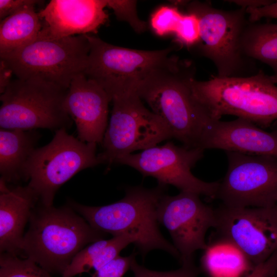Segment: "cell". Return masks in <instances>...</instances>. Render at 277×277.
Returning <instances> with one entry per match:
<instances>
[{"label":"cell","instance_id":"cell-17","mask_svg":"<svg viewBox=\"0 0 277 277\" xmlns=\"http://www.w3.org/2000/svg\"><path fill=\"white\" fill-rule=\"evenodd\" d=\"M202 148L277 158V133L266 131L240 118L231 121H215L205 134Z\"/></svg>","mask_w":277,"mask_h":277},{"label":"cell","instance_id":"cell-21","mask_svg":"<svg viewBox=\"0 0 277 277\" xmlns=\"http://www.w3.org/2000/svg\"><path fill=\"white\" fill-rule=\"evenodd\" d=\"M133 240L127 235L113 236L109 240H100L84 248L73 259L62 273L63 277H73L98 270L119 256L120 252Z\"/></svg>","mask_w":277,"mask_h":277},{"label":"cell","instance_id":"cell-12","mask_svg":"<svg viewBox=\"0 0 277 277\" xmlns=\"http://www.w3.org/2000/svg\"><path fill=\"white\" fill-rule=\"evenodd\" d=\"M219 240L239 250L252 269L277 251V215L274 207L215 209Z\"/></svg>","mask_w":277,"mask_h":277},{"label":"cell","instance_id":"cell-34","mask_svg":"<svg viewBox=\"0 0 277 277\" xmlns=\"http://www.w3.org/2000/svg\"><path fill=\"white\" fill-rule=\"evenodd\" d=\"M228 2L245 9L260 8L272 2V1L266 0H234L228 1Z\"/></svg>","mask_w":277,"mask_h":277},{"label":"cell","instance_id":"cell-37","mask_svg":"<svg viewBox=\"0 0 277 277\" xmlns=\"http://www.w3.org/2000/svg\"><path fill=\"white\" fill-rule=\"evenodd\" d=\"M273 277H277V271Z\"/></svg>","mask_w":277,"mask_h":277},{"label":"cell","instance_id":"cell-23","mask_svg":"<svg viewBox=\"0 0 277 277\" xmlns=\"http://www.w3.org/2000/svg\"><path fill=\"white\" fill-rule=\"evenodd\" d=\"M202 267L208 274L211 275L217 269L231 270L244 267L252 270L243 254L231 245L218 240L213 244L208 245L204 250L201 258Z\"/></svg>","mask_w":277,"mask_h":277},{"label":"cell","instance_id":"cell-32","mask_svg":"<svg viewBox=\"0 0 277 277\" xmlns=\"http://www.w3.org/2000/svg\"><path fill=\"white\" fill-rule=\"evenodd\" d=\"M248 20L255 23L263 17L277 18V1L258 8L246 9Z\"/></svg>","mask_w":277,"mask_h":277},{"label":"cell","instance_id":"cell-35","mask_svg":"<svg viewBox=\"0 0 277 277\" xmlns=\"http://www.w3.org/2000/svg\"><path fill=\"white\" fill-rule=\"evenodd\" d=\"M271 80L275 84H277V74L269 76Z\"/></svg>","mask_w":277,"mask_h":277},{"label":"cell","instance_id":"cell-7","mask_svg":"<svg viewBox=\"0 0 277 277\" xmlns=\"http://www.w3.org/2000/svg\"><path fill=\"white\" fill-rule=\"evenodd\" d=\"M199 23V37L193 46L215 65L219 77L245 76L250 60L243 54L241 40L249 23L246 9L224 10L208 2H183Z\"/></svg>","mask_w":277,"mask_h":277},{"label":"cell","instance_id":"cell-16","mask_svg":"<svg viewBox=\"0 0 277 277\" xmlns=\"http://www.w3.org/2000/svg\"><path fill=\"white\" fill-rule=\"evenodd\" d=\"M110 101L108 93L95 81L84 73L73 78L67 91L65 107L75 122L79 140L102 144L108 125Z\"/></svg>","mask_w":277,"mask_h":277},{"label":"cell","instance_id":"cell-14","mask_svg":"<svg viewBox=\"0 0 277 277\" xmlns=\"http://www.w3.org/2000/svg\"><path fill=\"white\" fill-rule=\"evenodd\" d=\"M200 196L182 191L174 196L165 194L158 206V222L169 231L181 264L193 261L195 252L207 248L206 233L215 226V209Z\"/></svg>","mask_w":277,"mask_h":277},{"label":"cell","instance_id":"cell-18","mask_svg":"<svg viewBox=\"0 0 277 277\" xmlns=\"http://www.w3.org/2000/svg\"><path fill=\"white\" fill-rule=\"evenodd\" d=\"M0 180V251L21 254L23 232L38 200L28 186L9 188Z\"/></svg>","mask_w":277,"mask_h":277},{"label":"cell","instance_id":"cell-20","mask_svg":"<svg viewBox=\"0 0 277 277\" xmlns=\"http://www.w3.org/2000/svg\"><path fill=\"white\" fill-rule=\"evenodd\" d=\"M36 5H28L1 21L0 55L36 41L42 28V21L35 11Z\"/></svg>","mask_w":277,"mask_h":277},{"label":"cell","instance_id":"cell-9","mask_svg":"<svg viewBox=\"0 0 277 277\" xmlns=\"http://www.w3.org/2000/svg\"><path fill=\"white\" fill-rule=\"evenodd\" d=\"M90 51L87 34L56 39H38L19 49L0 55L17 78L38 77L68 89L84 73Z\"/></svg>","mask_w":277,"mask_h":277},{"label":"cell","instance_id":"cell-8","mask_svg":"<svg viewBox=\"0 0 277 277\" xmlns=\"http://www.w3.org/2000/svg\"><path fill=\"white\" fill-rule=\"evenodd\" d=\"M67 130L55 131L52 140L36 148L25 167L24 180L45 206H52L57 190L77 173L101 164L97 144L83 142Z\"/></svg>","mask_w":277,"mask_h":277},{"label":"cell","instance_id":"cell-31","mask_svg":"<svg viewBox=\"0 0 277 277\" xmlns=\"http://www.w3.org/2000/svg\"><path fill=\"white\" fill-rule=\"evenodd\" d=\"M277 271V251L263 263L254 267L246 277H273Z\"/></svg>","mask_w":277,"mask_h":277},{"label":"cell","instance_id":"cell-2","mask_svg":"<svg viewBox=\"0 0 277 277\" xmlns=\"http://www.w3.org/2000/svg\"><path fill=\"white\" fill-rule=\"evenodd\" d=\"M167 188L159 184L151 189L129 187L122 199L103 206H85L72 201L69 204L95 229L113 236L131 238L143 255L159 249L180 260L179 252L163 237L159 228L157 208Z\"/></svg>","mask_w":277,"mask_h":277},{"label":"cell","instance_id":"cell-3","mask_svg":"<svg viewBox=\"0 0 277 277\" xmlns=\"http://www.w3.org/2000/svg\"><path fill=\"white\" fill-rule=\"evenodd\" d=\"M104 235L72 208H55L38 202L32 211L21 254L49 273L62 274L85 246Z\"/></svg>","mask_w":277,"mask_h":277},{"label":"cell","instance_id":"cell-19","mask_svg":"<svg viewBox=\"0 0 277 277\" xmlns=\"http://www.w3.org/2000/svg\"><path fill=\"white\" fill-rule=\"evenodd\" d=\"M40 137L35 130L1 128V180L6 183L24 180L25 167Z\"/></svg>","mask_w":277,"mask_h":277},{"label":"cell","instance_id":"cell-36","mask_svg":"<svg viewBox=\"0 0 277 277\" xmlns=\"http://www.w3.org/2000/svg\"><path fill=\"white\" fill-rule=\"evenodd\" d=\"M274 208H275V212H276V215H277V204L275 206Z\"/></svg>","mask_w":277,"mask_h":277},{"label":"cell","instance_id":"cell-33","mask_svg":"<svg viewBox=\"0 0 277 277\" xmlns=\"http://www.w3.org/2000/svg\"><path fill=\"white\" fill-rule=\"evenodd\" d=\"M13 71L8 65L3 60H0V93L2 94L11 80Z\"/></svg>","mask_w":277,"mask_h":277},{"label":"cell","instance_id":"cell-4","mask_svg":"<svg viewBox=\"0 0 277 277\" xmlns=\"http://www.w3.org/2000/svg\"><path fill=\"white\" fill-rule=\"evenodd\" d=\"M193 96L214 121L232 115L261 128L277 120V86L259 71L247 76L219 77L191 82Z\"/></svg>","mask_w":277,"mask_h":277},{"label":"cell","instance_id":"cell-24","mask_svg":"<svg viewBox=\"0 0 277 277\" xmlns=\"http://www.w3.org/2000/svg\"><path fill=\"white\" fill-rule=\"evenodd\" d=\"M0 277H51L50 273L29 259L1 253Z\"/></svg>","mask_w":277,"mask_h":277},{"label":"cell","instance_id":"cell-30","mask_svg":"<svg viewBox=\"0 0 277 277\" xmlns=\"http://www.w3.org/2000/svg\"><path fill=\"white\" fill-rule=\"evenodd\" d=\"M42 2L36 0H0L1 20L15 14L28 5H37Z\"/></svg>","mask_w":277,"mask_h":277},{"label":"cell","instance_id":"cell-25","mask_svg":"<svg viewBox=\"0 0 277 277\" xmlns=\"http://www.w3.org/2000/svg\"><path fill=\"white\" fill-rule=\"evenodd\" d=\"M182 15L176 7L162 6L152 15L151 26L159 36L174 34Z\"/></svg>","mask_w":277,"mask_h":277},{"label":"cell","instance_id":"cell-1","mask_svg":"<svg viewBox=\"0 0 277 277\" xmlns=\"http://www.w3.org/2000/svg\"><path fill=\"white\" fill-rule=\"evenodd\" d=\"M194 73L192 64L180 59L147 77L137 94L163 121L172 138L184 146L202 149L205 134L215 121L193 95Z\"/></svg>","mask_w":277,"mask_h":277},{"label":"cell","instance_id":"cell-13","mask_svg":"<svg viewBox=\"0 0 277 277\" xmlns=\"http://www.w3.org/2000/svg\"><path fill=\"white\" fill-rule=\"evenodd\" d=\"M204 151L168 142L138 153L126 155L116 163L131 167L144 176L155 178L159 185H171L182 192L215 199L219 182L203 181L191 172L192 167L203 157Z\"/></svg>","mask_w":277,"mask_h":277},{"label":"cell","instance_id":"cell-6","mask_svg":"<svg viewBox=\"0 0 277 277\" xmlns=\"http://www.w3.org/2000/svg\"><path fill=\"white\" fill-rule=\"evenodd\" d=\"M67 90L38 77L12 80L0 97L1 128H69L73 121L65 107Z\"/></svg>","mask_w":277,"mask_h":277},{"label":"cell","instance_id":"cell-5","mask_svg":"<svg viewBox=\"0 0 277 277\" xmlns=\"http://www.w3.org/2000/svg\"><path fill=\"white\" fill-rule=\"evenodd\" d=\"M90 51L84 74L97 82L111 98L136 93L142 83L161 69L180 60L171 55V47L159 50H140L116 46L87 34Z\"/></svg>","mask_w":277,"mask_h":277},{"label":"cell","instance_id":"cell-29","mask_svg":"<svg viewBox=\"0 0 277 277\" xmlns=\"http://www.w3.org/2000/svg\"><path fill=\"white\" fill-rule=\"evenodd\" d=\"M135 254L127 256H118L98 270L94 271L91 277H123L130 269Z\"/></svg>","mask_w":277,"mask_h":277},{"label":"cell","instance_id":"cell-27","mask_svg":"<svg viewBox=\"0 0 277 277\" xmlns=\"http://www.w3.org/2000/svg\"><path fill=\"white\" fill-rule=\"evenodd\" d=\"M136 4L134 1L107 0V7L113 10L117 19L126 21L135 31L141 32L146 26L137 16Z\"/></svg>","mask_w":277,"mask_h":277},{"label":"cell","instance_id":"cell-10","mask_svg":"<svg viewBox=\"0 0 277 277\" xmlns=\"http://www.w3.org/2000/svg\"><path fill=\"white\" fill-rule=\"evenodd\" d=\"M136 93L115 96L107 128L97 154L109 166L136 150H144L172 138L163 121L147 109Z\"/></svg>","mask_w":277,"mask_h":277},{"label":"cell","instance_id":"cell-15","mask_svg":"<svg viewBox=\"0 0 277 277\" xmlns=\"http://www.w3.org/2000/svg\"><path fill=\"white\" fill-rule=\"evenodd\" d=\"M107 0H51L39 12L38 39H56L96 34L107 21Z\"/></svg>","mask_w":277,"mask_h":277},{"label":"cell","instance_id":"cell-28","mask_svg":"<svg viewBox=\"0 0 277 277\" xmlns=\"http://www.w3.org/2000/svg\"><path fill=\"white\" fill-rule=\"evenodd\" d=\"M174 34L181 43L188 47L193 46L199 37L196 17L191 13L183 14Z\"/></svg>","mask_w":277,"mask_h":277},{"label":"cell","instance_id":"cell-22","mask_svg":"<svg viewBox=\"0 0 277 277\" xmlns=\"http://www.w3.org/2000/svg\"><path fill=\"white\" fill-rule=\"evenodd\" d=\"M244 55L268 65L277 74V23L249 22L241 40Z\"/></svg>","mask_w":277,"mask_h":277},{"label":"cell","instance_id":"cell-11","mask_svg":"<svg viewBox=\"0 0 277 277\" xmlns=\"http://www.w3.org/2000/svg\"><path fill=\"white\" fill-rule=\"evenodd\" d=\"M227 172L215 199L233 207H274L277 204V158L225 151Z\"/></svg>","mask_w":277,"mask_h":277},{"label":"cell","instance_id":"cell-26","mask_svg":"<svg viewBox=\"0 0 277 277\" xmlns=\"http://www.w3.org/2000/svg\"><path fill=\"white\" fill-rule=\"evenodd\" d=\"M181 265L180 268L175 270L157 271L139 265L135 259L132 263L130 270L133 271L134 277H197L200 270L193 261Z\"/></svg>","mask_w":277,"mask_h":277}]
</instances>
